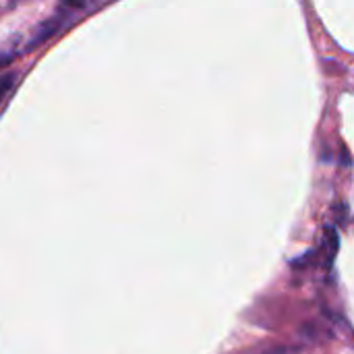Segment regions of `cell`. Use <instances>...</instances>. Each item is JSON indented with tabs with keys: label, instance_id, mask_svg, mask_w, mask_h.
<instances>
[{
	"label": "cell",
	"instance_id": "obj_4",
	"mask_svg": "<svg viewBox=\"0 0 354 354\" xmlns=\"http://www.w3.org/2000/svg\"><path fill=\"white\" fill-rule=\"evenodd\" d=\"M12 58H15L12 54L0 52V68H2V66H6V64H10V62H12Z\"/></svg>",
	"mask_w": 354,
	"mask_h": 354
},
{
	"label": "cell",
	"instance_id": "obj_2",
	"mask_svg": "<svg viewBox=\"0 0 354 354\" xmlns=\"http://www.w3.org/2000/svg\"><path fill=\"white\" fill-rule=\"evenodd\" d=\"M17 81V73H6V75H0V102L4 100V95L12 89Z\"/></svg>",
	"mask_w": 354,
	"mask_h": 354
},
{
	"label": "cell",
	"instance_id": "obj_3",
	"mask_svg": "<svg viewBox=\"0 0 354 354\" xmlns=\"http://www.w3.org/2000/svg\"><path fill=\"white\" fill-rule=\"evenodd\" d=\"M87 2L89 0H62V6H66V8H83V6H87Z\"/></svg>",
	"mask_w": 354,
	"mask_h": 354
},
{
	"label": "cell",
	"instance_id": "obj_5",
	"mask_svg": "<svg viewBox=\"0 0 354 354\" xmlns=\"http://www.w3.org/2000/svg\"><path fill=\"white\" fill-rule=\"evenodd\" d=\"M266 354H290V351L288 348H276V351H270V353Z\"/></svg>",
	"mask_w": 354,
	"mask_h": 354
},
{
	"label": "cell",
	"instance_id": "obj_1",
	"mask_svg": "<svg viewBox=\"0 0 354 354\" xmlns=\"http://www.w3.org/2000/svg\"><path fill=\"white\" fill-rule=\"evenodd\" d=\"M60 27H62V17L58 15V17H52V19H48V21H44L37 29H35V33L31 35V39L25 44V52H33L37 46H41L44 41H48L52 35H56L58 31H60Z\"/></svg>",
	"mask_w": 354,
	"mask_h": 354
}]
</instances>
